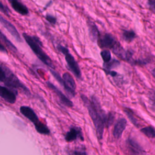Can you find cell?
I'll return each instance as SVG.
<instances>
[{
  "instance_id": "obj_1",
  "label": "cell",
  "mask_w": 155,
  "mask_h": 155,
  "mask_svg": "<svg viewBox=\"0 0 155 155\" xmlns=\"http://www.w3.org/2000/svg\"><path fill=\"white\" fill-rule=\"evenodd\" d=\"M22 36L36 56L44 64L51 68H54V67L51 59L42 49V44L39 38L35 36L29 35L26 33H23Z\"/></svg>"
},
{
  "instance_id": "obj_2",
  "label": "cell",
  "mask_w": 155,
  "mask_h": 155,
  "mask_svg": "<svg viewBox=\"0 0 155 155\" xmlns=\"http://www.w3.org/2000/svg\"><path fill=\"white\" fill-rule=\"evenodd\" d=\"M81 99L85 106L87 108L89 114L94 123L97 138L99 140H101L103 137V133H104V128L103 120L101 117L99 113L96 111V110L94 107L91 100H90L85 95H81Z\"/></svg>"
},
{
  "instance_id": "obj_3",
  "label": "cell",
  "mask_w": 155,
  "mask_h": 155,
  "mask_svg": "<svg viewBox=\"0 0 155 155\" xmlns=\"http://www.w3.org/2000/svg\"><path fill=\"white\" fill-rule=\"evenodd\" d=\"M57 48L59 51L65 55V58L70 70L78 78H81V72L80 68L74 57L69 53L68 50L66 47L61 45H59Z\"/></svg>"
},
{
  "instance_id": "obj_4",
  "label": "cell",
  "mask_w": 155,
  "mask_h": 155,
  "mask_svg": "<svg viewBox=\"0 0 155 155\" xmlns=\"http://www.w3.org/2000/svg\"><path fill=\"white\" fill-rule=\"evenodd\" d=\"M62 86L71 96H74L76 94V84L73 78L68 73H65L62 76Z\"/></svg>"
},
{
  "instance_id": "obj_5",
  "label": "cell",
  "mask_w": 155,
  "mask_h": 155,
  "mask_svg": "<svg viewBox=\"0 0 155 155\" xmlns=\"http://www.w3.org/2000/svg\"><path fill=\"white\" fill-rule=\"evenodd\" d=\"M0 22L2 24V25L5 27L7 30L12 35V36L15 38V39L18 41V42H22V40L21 39V37L17 30L16 28L8 20H7L5 18H4L2 16L0 15Z\"/></svg>"
},
{
  "instance_id": "obj_6",
  "label": "cell",
  "mask_w": 155,
  "mask_h": 155,
  "mask_svg": "<svg viewBox=\"0 0 155 155\" xmlns=\"http://www.w3.org/2000/svg\"><path fill=\"white\" fill-rule=\"evenodd\" d=\"M97 42L98 45L100 47L111 49L117 43L114 38L111 35L108 33H106L104 35H103L101 38H98Z\"/></svg>"
},
{
  "instance_id": "obj_7",
  "label": "cell",
  "mask_w": 155,
  "mask_h": 155,
  "mask_svg": "<svg viewBox=\"0 0 155 155\" xmlns=\"http://www.w3.org/2000/svg\"><path fill=\"white\" fill-rule=\"evenodd\" d=\"M126 144L129 151L133 155H142L145 152L140 144L132 137H128L127 139Z\"/></svg>"
},
{
  "instance_id": "obj_8",
  "label": "cell",
  "mask_w": 155,
  "mask_h": 155,
  "mask_svg": "<svg viewBox=\"0 0 155 155\" xmlns=\"http://www.w3.org/2000/svg\"><path fill=\"white\" fill-rule=\"evenodd\" d=\"M47 86L56 93V94L58 96V97H59L60 101L62 104L68 107H73V102L65 95H64L63 93L61 91H60L56 86H54L52 83L50 82H47Z\"/></svg>"
},
{
  "instance_id": "obj_9",
  "label": "cell",
  "mask_w": 155,
  "mask_h": 155,
  "mask_svg": "<svg viewBox=\"0 0 155 155\" xmlns=\"http://www.w3.org/2000/svg\"><path fill=\"white\" fill-rule=\"evenodd\" d=\"M0 97L10 104L16 102V96L15 92L7 87L0 85Z\"/></svg>"
},
{
  "instance_id": "obj_10",
  "label": "cell",
  "mask_w": 155,
  "mask_h": 155,
  "mask_svg": "<svg viewBox=\"0 0 155 155\" xmlns=\"http://www.w3.org/2000/svg\"><path fill=\"white\" fill-rule=\"evenodd\" d=\"M20 111L22 115H24L29 120H30L34 124V125L40 122L35 112L30 107L21 106L20 107Z\"/></svg>"
},
{
  "instance_id": "obj_11",
  "label": "cell",
  "mask_w": 155,
  "mask_h": 155,
  "mask_svg": "<svg viewBox=\"0 0 155 155\" xmlns=\"http://www.w3.org/2000/svg\"><path fill=\"white\" fill-rule=\"evenodd\" d=\"M77 139H79L84 140L81 129L78 127H72L66 133L65 136V139L67 142H72Z\"/></svg>"
},
{
  "instance_id": "obj_12",
  "label": "cell",
  "mask_w": 155,
  "mask_h": 155,
  "mask_svg": "<svg viewBox=\"0 0 155 155\" xmlns=\"http://www.w3.org/2000/svg\"><path fill=\"white\" fill-rule=\"evenodd\" d=\"M127 125V120L124 118L119 119L116 123L114 130H113V136L116 139H119L125 130Z\"/></svg>"
},
{
  "instance_id": "obj_13",
  "label": "cell",
  "mask_w": 155,
  "mask_h": 155,
  "mask_svg": "<svg viewBox=\"0 0 155 155\" xmlns=\"http://www.w3.org/2000/svg\"><path fill=\"white\" fill-rule=\"evenodd\" d=\"M14 76L15 74L8 68L0 65V82H4L6 85H8Z\"/></svg>"
},
{
  "instance_id": "obj_14",
  "label": "cell",
  "mask_w": 155,
  "mask_h": 155,
  "mask_svg": "<svg viewBox=\"0 0 155 155\" xmlns=\"http://www.w3.org/2000/svg\"><path fill=\"white\" fill-rule=\"evenodd\" d=\"M12 8L21 15H27L29 11L27 7L18 0H8Z\"/></svg>"
},
{
  "instance_id": "obj_15",
  "label": "cell",
  "mask_w": 155,
  "mask_h": 155,
  "mask_svg": "<svg viewBox=\"0 0 155 155\" xmlns=\"http://www.w3.org/2000/svg\"><path fill=\"white\" fill-rule=\"evenodd\" d=\"M88 30H89V36L91 39L93 41H97L99 38V32L97 30V27L96 25L91 22H90L88 24Z\"/></svg>"
},
{
  "instance_id": "obj_16",
  "label": "cell",
  "mask_w": 155,
  "mask_h": 155,
  "mask_svg": "<svg viewBox=\"0 0 155 155\" xmlns=\"http://www.w3.org/2000/svg\"><path fill=\"white\" fill-rule=\"evenodd\" d=\"M124 112L125 113L127 116L128 117V118L129 119V120L131 121V122L136 127H139V124H138V121L134 114L133 111L129 108H125L124 109Z\"/></svg>"
},
{
  "instance_id": "obj_17",
  "label": "cell",
  "mask_w": 155,
  "mask_h": 155,
  "mask_svg": "<svg viewBox=\"0 0 155 155\" xmlns=\"http://www.w3.org/2000/svg\"><path fill=\"white\" fill-rule=\"evenodd\" d=\"M35 127L36 131L40 134H45V135H47L50 134V130L48 128L45 124H42L41 122L35 125Z\"/></svg>"
},
{
  "instance_id": "obj_18",
  "label": "cell",
  "mask_w": 155,
  "mask_h": 155,
  "mask_svg": "<svg viewBox=\"0 0 155 155\" xmlns=\"http://www.w3.org/2000/svg\"><path fill=\"white\" fill-rule=\"evenodd\" d=\"M140 131L146 136L150 138L155 139V128L151 126H147L143 127L140 130Z\"/></svg>"
},
{
  "instance_id": "obj_19",
  "label": "cell",
  "mask_w": 155,
  "mask_h": 155,
  "mask_svg": "<svg viewBox=\"0 0 155 155\" xmlns=\"http://www.w3.org/2000/svg\"><path fill=\"white\" fill-rule=\"evenodd\" d=\"M120 64L119 61L116 59H111L108 62H104V70H111L112 68L117 67Z\"/></svg>"
},
{
  "instance_id": "obj_20",
  "label": "cell",
  "mask_w": 155,
  "mask_h": 155,
  "mask_svg": "<svg viewBox=\"0 0 155 155\" xmlns=\"http://www.w3.org/2000/svg\"><path fill=\"white\" fill-rule=\"evenodd\" d=\"M0 39L1 41H2L5 44V45L9 48H10L12 51H16L17 49L16 48V47L11 42V41H10L3 34V33L0 30Z\"/></svg>"
},
{
  "instance_id": "obj_21",
  "label": "cell",
  "mask_w": 155,
  "mask_h": 155,
  "mask_svg": "<svg viewBox=\"0 0 155 155\" xmlns=\"http://www.w3.org/2000/svg\"><path fill=\"white\" fill-rule=\"evenodd\" d=\"M122 35L124 39L127 42L133 41L136 36L135 33L132 30H124Z\"/></svg>"
},
{
  "instance_id": "obj_22",
  "label": "cell",
  "mask_w": 155,
  "mask_h": 155,
  "mask_svg": "<svg viewBox=\"0 0 155 155\" xmlns=\"http://www.w3.org/2000/svg\"><path fill=\"white\" fill-rule=\"evenodd\" d=\"M114 120V114L112 112H110L108 114H107V117L104 122V127L106 128H108L110 127Z\"/></svg>"
},
{
  "instance_id": "obj_23",
  "label": "cell",
  "mask_w": 155,
  "mask_h": 155,
  "mask_svg": "<svg viewBox=\"0 0 155 155\" xmlns=\"http://www.w3.org/2000/svg\"><path fill=\"white\" fill-rule=\"evenodd\" d=\"M101 57L104 62H108L111 59V53H110V51H108L107 50H104L102 51L101 53Z\"/></svg>"
},
{
  "instance_id": "obj_24",
  "label": "cell",
  "mask_w": 155,
  "mask_h": 155,
  "mask_svg": "<svg viewBox=\"0 0 155 155\" xmlns=\"http://www.w3.org/2000/svg\"><path fill=\"white\" fill-rule=\"evenodd\" d=\"M72 155H87L84 147H78L72 153Z\"/></svg>"
},
{
  "instance_id": "obj_25",
  "label": "cell",
  "mask_w": 155,
  "mask_h": 155,
  "mask_svg": "<svg viewBox=\"0 0 155 155\" xmlns=\"http://www.w3.org/2000/svg\"><path fill=\"white\" fill-rule=\"evenodd\" d=\"M148 97L155 107V90H151L148 93Z\"/></svg>"
},
{
  "instance_id": "obj_26",
  "label": "cell",
  "mask_w": 155,
  "mask_h": 155,
  "mask_svg": "<svg viewBox=\"0 0 155 155\" xmlns=\"http://www.w3.org/2000/svg\"><path fill=\"white\" fill-rule=\"evenodd\" d=\"M0 11L6 15L7 16H9V9L6 6L4 5L1 1H0Z\"/></svg>"
},
{
  "instance_id": "obj_27",
  "label": "cell",
  "mask_w": 155,
  "mask_h": 155,
  "mask_svg": "<svg viewBox=\"0 0 155 155\" xmlns=\"http://www.w3.org/2000/svg\"><path fill=\"white\" fill-rule=\"evenodd\" d=\"M45 18L47 19V21H48L50 24H55L56 22V19L55 17H54L53 16L51 15H47L45 16Z\"/></svg>"
},
{
  "instance_id": "obj_28",
  "label": "cell",
  "mask_w": 155,
  "mask_h": 155,
  "mask_svg": "<svg viewBox=\"0 0 155 155\" xmlns=\"http://www.w3.org/2000/svg\"><path fill=\"white\" fill-rule=\"evenodd\" d=\"M105 72L107 74H109L113 77H114V76H116L117 75V73L114 71H112V70H105Z\"/></svg>"
},
{
  "instance_id": "obj_29",
  "label": "cell",
  "mask_w": 155,
  "mask_h": 155,
  "mask_svg": "<svg viewBox=\"0 0 155 155\" xmlns=\"http://www.w3.org/2000/svg\"><path fill=\"white\" fill-rule=\"evenodd\" d=\"M0 51H1V52H2V53H7V49H6L5 47L2 45V44L1 42V41H0Z\"/></svg>"
},
{
  "instance_id": "obj_30",
  "label": "cell",
  "mask_w": 155,
  "mask_h": 155,
  "mask_svg": "<svg viewBox=\"0 0 155 155\" xmlns=\"http://www.w3.org/2000/svg\"><path fill=\"white\" fill-rule=\"evenodd\" d=\"M148 4L153 9L155 10V0H149Z\"/></svg>"
},
{
  "instance_id": "obj_31",
  "label": "cell",
  "mask_w": 155,
  "mask_h": 155,
  "mask_svg": "<svg viewBox=\"0 0 155 155\" xmlns=\"http://www.w3.org/2000/svg\"><path fill=\"white\" fill-rule=\"evenodd\" d=\"M152 74L153 75V76L155 78V68H154L152 71Z\"/></svg>"
}]
</instances>
